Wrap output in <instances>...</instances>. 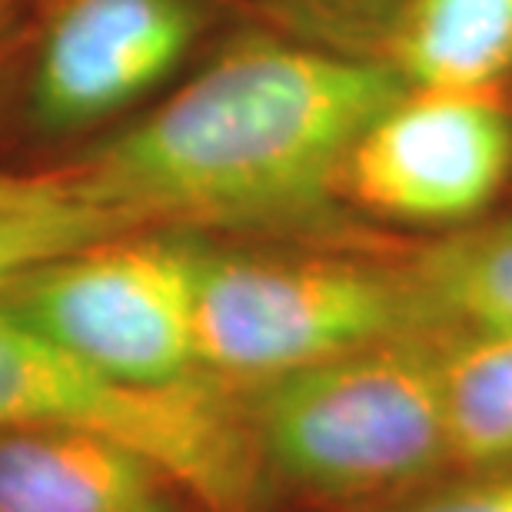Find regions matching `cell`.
<instances>
[{"label": "cell", "mask_w": 512, "mask_h": 512, "mask_svg": "<svg viewBox=\"0 0 512 512\" xmlns=\"http://www.w3.org/2000/svg\"><path fill=\"white\" fill-rule=\"evenodd\" d=\"M413 240H303L197 256V366L270 383L443 323L413 270Z\"/></svg>", "instance_id": "obj_2"}, {"label": "cell", "mask_w": 512, "mask_h": 512, "mask_svg": "<svg viewBox=\"0 0 512 512\" xmlns=\"http://www.w3.org/2000/svg\"><path fill=\"white\" fill-rule=\"evenodd\" d=\"M380 57L406 87H512V0H409Z\"/></svg>", "instance_id": "obj_9"}, {"label": "cell", "mask_w": 512, "mask_h": 512, "mask_svg": "<svg viewBox=\"0 0 512 512\" xmlns=\"http://www.w3.org/2000/svg\"><path fill=\"white\" fill-rule=\"evenodd\" d=\"M436 363L449 456L512 466V323L443 320Z\"/></svg>", "instance_id": "obj_10"}, {"label": "cell", "mask_w": 512, "mask_h": 512, "mask_svg": "<svg viewBox=\"0 0 512 512\" xmlns=\"http://www.w3.org/2000/svg\"><path fill=\"white\" fill-rule=\"evenodd\" d=\"M409 0H263L273 27L353 54L380 57Z\"/></svg>", "instance_id": "obj_13"}, {"label": "cell", "mask_w": 512, "mask_h": 512, "mask_svg": "<svg viewBox=\"0 0 512 512\" xmlns=\"http://www.w3.org/2000/svg\"><path fill=\"white\" fill-rule=\"evenodd\" d=\"M177 486L137 449L90 433H0V512H177Z\"/></svg>", "instance_id": "obj_8"}, {"label": "cell", "mask_w": 512, "mask_h": 512, "mask_svg": "<svg viewBox=\"0 0 512 512\" xmlns=\"http://www.w3.org/2000/svg\"><path fill=\"white\" fill-rule=\"evenodd\" d=\"M60 429L124 443L210 512H247L253 449L210 376L137 386L80 360L0 303V433Z\"/></svg>", "instance_id": "obj_4"}, {"label": "cell", "mask_w": 512, "mask_h": 512, "mask_svg": "<svg viewBox=\"0 0 512 512\" xmlns=\"http://www.w3.org/2000/svg\"><path fill=\"white\" fill-rule=\"evenodd\" d=\"M220 17V0H64L30 84L34 120L80 130L153 94L187 64Z\"/></svg>", "instance_id": "obj_7"}, {"label": "cell", "mask_w": 512, "mask_h": 512, "mask_svg": "<svg viewBox=\"0 0 512 512\" xmlns=\"http://www.w3.org/2000/svg\"><path fill=\"white\" fill-rule=\"evenodd\" d=\"M137 233L74 167L0 173V286L100 240Z\"/></svg>", "instance_id": "obj_11"}, {"label": "cell", "mask_w": 512, "mask_h": 512, "mask_svg": "<svg viewBox=\"0 0 512 512\" xmlns=\"http://www.w3.org/2000/svg\"><path fill=\"white\" fill-rule=\"evenodd\" d=\"M403 512H512V473L449 489V493L423 499Z\"/></svg>", "instance_id": "obj_14"}, {"label": "cell", "mask_w": 512, "mask_h": 512, "mask_svg": "<svg viewBox=\"0 0 512 512\" xmlns=\"http://www.w3.org/2000/svg\"><path fill=\"white\" fill-rule=\"evenodd\" d=\"M200 240L137 230L44 263L7 286L0 303L80 360L124 383L197 380Z\"/></svg>", "instance_id": "obj_5"}, {"label": "cell", "mask_w": 512, "mask_h": 512, "mask_svg": "<svg viewBox=\"0 0 512 512\" xmlns=\"http://www.w3.org/2000/svg\"><path fill=\"white\" fill-rule=\"evenodd\" d=\"M409 253L443 320L512 323V203L476 227L413 240Z\"/></svg>", "instance_id": "obj_12"}, {"label": "cell", "mask_w": 512, "mask_h": 512, "mask_svg": "<svg viewBox=\"0 0 512 512\" xmlns=\"http://www.w3.org/2000/svg\"><path fill=\"white\" fill-rule=\"evenodd\" d=\"M256 389V446L320 493H380L449 456L436 326Z\"/></svg>", "instance_id": "obj_3"}, {"label": "cell", "mask_w": 512, "mask_h": 512, "mask_svg": "<svg viewBox=\"0 0 512 512\" xmlns=\"http://www.w3.org/2000/svg\"><path fill=\"white\" fill-rule=\"evenodd\" d=\"M10 4H14V0H0V27H4V20H7V10H10Z\"/></svg>", "instance_id": "obj_15"}, {"label": "cell", "mask_w": 512, "mask_h": 512, "mask_svg": "<svg viewBox=\"0 0 512 512\" xmlns=\"http://www.w3.org/2000/svg\"><path fill=\"white\" fill-rule=\"evenodd\" d=\"M343 203L370 227H476L512 203V87H403L353 143Z\"/></svg>", "instance_id": "obj_6"}, {"label": "cell", "mask_w": 512, "mask_h": 512, "mask_svg": "<svg viewBox=\"0 0 512 512\" xmlns=\"http://www.w3.org/2000/svg\"><path fill=\"white\" fill-rule=\"evenodd\" d=\"M403 87L383 57L253 27L74 170L137 230L363 240L343 167Z\"/></svg>", "instance_id": "obj_1"}]
</instances>
